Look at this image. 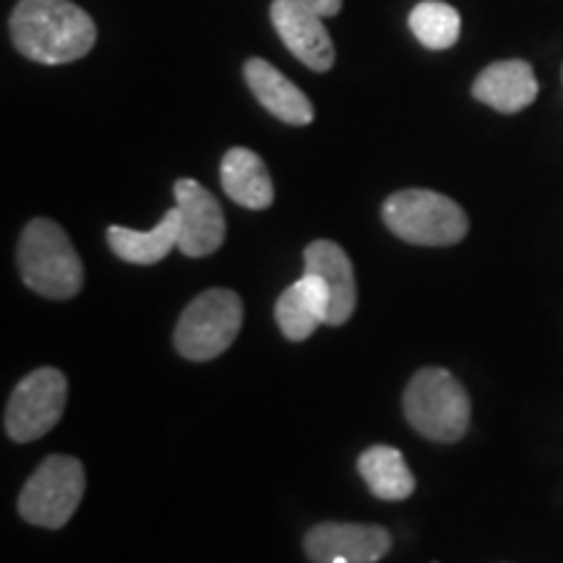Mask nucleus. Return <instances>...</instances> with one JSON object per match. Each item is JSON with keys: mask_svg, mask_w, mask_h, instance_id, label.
Wrapping results in <instances>:
<instances>
[{"mask_svg": "<svg viewBox=\"0 0 563 563\" xmlns=\"http://www.w3.org/2000/svg\"><path fill=\"white\" fill-rule=\"evenodd\" d=\"M175 207L180 211V241L178 249L188 258H203L220 251L224 243V211L214 194H209L199 180H175Z\"/></svg>", "mask_w": 563, "mask_h": 563, "instance_id": "obj_8", "label": "nucleus"}, {"mask_svg": "<svg viewBox=\"0 0 563 563\" xmlns=\"http://www.w3.org/2000/svg\"><path fill=\"white\" fill-rule=\"evenodd\" d=\"M220 180L232 201L251 211L269 209L274 201V183L264 159L245 146H232L222 157Z\"/></svg>", "mask_w": 563, "mask_h": 563, "instance_id": "obj_15", "label": "nucleus"}, {"mask_svg": "<svg viewBox=\"0 0 563 563\" xmlns=\"http://www.w3.org/2000/svg\"><path fill=\"white\" fill-rule=\"evenodd\" d=\"M410 30L428 51H449L462 34L460 11L441 0H422L410 11Z\"/></svg>", "mask_w": 563, "mask_h": 563, "instance_id": "obj_18", "label": "nucleus"}, {"mask_svg": "<svg viewBox=\"0 0 563 563\" xmlns=\"http://www.w3.org/2000/svg\"><path fill=\"white\" fill-rule=\"evenodd\" d=\"M13 47L42 66H66L97 42L95 21L70 0H19L11 11Z\"/></svg>", "mask_w": 563, "mask_h": 563, "instance_id": "obj_1", "label": "nucleus"}, {"mask_svg": "<svg viewBox=\"0 0 563 563\" xmlns=\"http://www.w3.org/2000/svg\"><path fill=\"white\" fill-rule=\"evenodd\" d=\"M68 399V382L58 368H37L24 376L5 405V433L11 441L30 443L58 426Z\"/></svg>", "mask_w": 563, "mask_h": 563, "instance_id": "obj_7", "label": "nucleus"}, {"mask_svg": "<svg viewBox=\"0 0 563 563\" xmlns=\"http://www.w3.org/2000/svg\"><path fill=\"white\" fill-rule=\"evenodd\" d=\"M300 3L308 5V9H313L316 13H321L323 19L336 16L342 9V0H300Z\"/></svg>", "mask_w": 563, "mask_h": 563, "instance_id": "obj_19", "label": "nucleus"}, {"mask_svg": "<svg viewBox=\"0 0 563 563\" xmlns=\"http://www.w3.org/2000/svg\"><path fill=\"white\" fill-rule=\"evenodd\" d=\"M274 319H277L282 334L292 342L308 340L321 323L329 321V290L327 285L306 272L298 282H292L274 306Z\"/></svg>", "mask_w": 563, "mask_h": 563, "instance_id": "obj_14", "label": "nucleus"}, {"mask_svg": "<svg viewBox=\"0 0 563 563\" xmlns=\"http://www.w3.org/2000/svg\"><path fill=\"white\" fill-rule=\"evenodd\" d=\"M302 256H306V272L316 274L329 290V327L347 323L357 306L355 269L347 253L334 241H313Z\"/></svg>", "mask_w": 563, "mask_h": 563, "instance_id": "obj_12", "label": "nucleus"}, {"mask_svg": "<svg viewBox=\"0 0 563 563\" xmlns=\"http://www.w3.org/2000/svg\"><path fill=\"white\" fill-rule=\"evenodd\" d=\"M87 475L79 460L53 454L34 470L19 496V514L24 522L47 530H60L79 509Z\"/></svg>", "mask_w": 563, "mask_h": 563, "instance_id": "obj_6", "label": "nucleus"}, {"mask_svg": "<svg viewBox=\"0 0 563 563\" xmlns=\"http://www.w3.org/2000/svg\"><path fill=\"white\" fill-rule=\"evenodd\" d=\"M405 415L422 439L456 443L467 433L473 405L454 373L446 368H422L405 389Z\"/></svg>", "mask_w": 563, "mask_h": 563, "instance_id": "obj_3", "label": "nucleus"}, {"mask_svg": "<svg viewBox=\"0 0 563 563\" xmlns=\"http://www.w3.org/2000/svg\"><path fill=\"white\" fill-rule=\"evenodd\" d=\"M16 264L24 285L42 298L68 300L81 290L84 264L58 222L37 217L19 238Z\"/></svg>", "mask_w": 563, "mask_h": 563, "instance_id": "obj_2", "label": "nucleus"}, {"mask_svg": "<svg viewBox=\"0 0 563 563\" xmlns=\"http://www.w3.org/2000/svg\"><path fill=\"white\" fill-rule=\"evenodd\" d=\"M384 222L399 241L428 249H443L464 241L470 220L449 196L428 188H405L384 201Z\"/></svg>", "mask_w": 563, "mask_h": 563, "instance_id": "obj_4", "label": "nucleus"}, {"mask_svg": "<svg viewBox=\"0 0 563 563\" xmlns=\"http://www.w3.org/2000/svg\"><path fill=\"white\" fill-rule=\"evenodd\" d=\"M538 76L527 60H496L473 81V97L504 115H517L538 100Z\"/></svg>", "mask_w": 563, "mask_h": 563, "instance_id": "obj_11", "label": "nucleus"}, {"mask_svg": "<svg viewBox=\"0 0 563 563\" xmlns=\"http://www.w3.org/2000/svg\"><path fill=\"white\" fill-rule=\"evenodd\" d=\"M178 241H180L178 207L167 211V214L157 222V228L146 232L121 228V224H112V228H108L110 251L129 264H141V266L159 264L162 258H167V253L178 245Z\"/></svg>", "mask_w": 563, "mask_h": 563, "instance_id": "obj_16", "label": "nucleus"}, {"mask_svg": "<svg viewBox=\"0 0 563 563\" xmlns=\"http://www.w3.org/2000/svg\"><path fill=\"white\" fill-rule=\"evenodd\" d=\"M243 327V302L232 290H207L186 306L175 327V350L186 361L207 363L235 342Z\"/></svg>", "mask_w": 563, "mask_h": 563, "instance_id": "obj_5", "label": "nucleus"}, {"mask_svg": "<svg viewBox=\"0 0 563 563\" xmlns=\"http://www.w3.org/2000/svg\"><path fill=\"white\" fill-rule=\"evenodd\" d=\"M357 473L368 490L382 501H407L415 493V475L402 452L386 443L365 449L357 460Z\"/></svg>", "mask_w": 563, "mask_h": 563, "instance_id": "obj_17", "label": "nucleus"}, {"mask_svg": "<svg viewBox=\"0 0 563 563\" xmlns=\"http://www.w3.org/2000/svg\"><path fill=\"white\" fill-rule=\"evenodd\" d=\"M243 76L249 89L253 91V97L262 102V108L269 110L282 123L308 125L313 121V104L306 97V91L295 87L269 60L251 58L245 63Z\"/></svg>", "mask_w": 563, "mask_h": 563, "instance_id": "obj_13", "label": "nucleus"}, {"mask_svg": "<svg viewBox=\"0 0 563 563\" xmlns=\"http://www.w3.org/2000/svg\"><path fill=\"white\" fill-rule=\"evenodd\" d=\"M313 563H376L391 551V534L378 525L323 522L302 540Z\"/></svg>", "mask_w": 563, "mask_h": 563, "instance_id": "obj_9", "label": "nucleus"}, {"mask_svg": "<svg viewBox=\"0 0 563 563\" xmlns=\"http://www.w3.org/2000/svg\"><path fill=\"white\" fill-rule=\"evenodd\" d=\"M272 24L285 47L316 74H327L334 66V42L323 16L300 0H274L269 9Z\"/></svg>", "mask_w": 563, "mask_h": 563, "instance_id": "obj_10", "label": "nucleus"}]
</instances>
